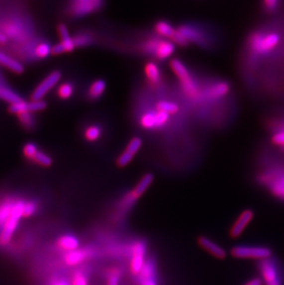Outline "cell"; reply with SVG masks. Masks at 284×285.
I'll list each match as a JSON object with an SVG mask.
<instances>
[{
  "label": "cell",
  "mask_w": 284,
  "mask_h": 285,
  "mask_svg": "<svg viewBox=\"0 0 284 285\" xmlns=\"http://www.w3.org/2000/svg\"><path fill=\"white\" fill-rule=\"evenodd\" d=\"M281 42L280 34L275 32H255L248 41L253 55L264 57L275 50Z\"/></svg>",
  "instance_id": "1"
},
{
  "label": "cell",
  "mask_w": 284,
  "mask_h": 285,
  "mask_svg": "<svg viewBox=\"0 0 284 285\" xmlns=\"http://www.w3.org/2000/svg\"><path fill=\"white\" fill-rule=\"evenodd\" d=\"M23 205L24 201L22 200H18L14 203L10 215L2 225V230L0 232V247H6L12 239L19 221L22 218Z\"/></svg>",
  "instance_id": "2"
},
{
  "label": "cell",
  "mask_w": 284,
  "mask_h": 285,
  "mask_svg": "<svg viewBox=\"0 0 284 285\" xmlns=\"http://www.w3.org/2000/svg\"><path fill=\"white\" fill-rule=\"evenodd\" d=\"M259 179L261 184L269 188L273 196L284 200V168H274L263 172Z\"/></svg>",
  "instance_id": "3"
},
{
  "label": "cell",
  "mask_w": 284,
  "mask_h": 285,
  "mask_svg": "<svg viewBox=\"0 0 284 285\" xmlns=\"http://www.w3.org/2000/svg\"><path fill=\"white\" fill-rule=\"evenodd\" d=\"M231 255L235 259L243 260H269L272 257L271 248L266 247H250V246H236L231 250Z\"/></svg>",
  "instance_id": "4"
},
{
  "label": "cell",
  "mask_w": 284,
  "mask_h": 285,
  "mask_svg": "<svg viewBox=\"0 0 284 285\" xmlns=\"http://www.w3.org/2000/svg\"><path fill=\"white\" fill-rule=\"evenodd\" d=\"M171 68L177 78L180 80L185 92L189 96H196L198 92L197 86L192 77L190 76L189 72L186 66L180 60L174 59L171 61Z\"/></svg>",
  "instance_id": "5"
},
{
  "label": "cell",
  "mask_w": 284,
  "mask_h": 285,
  "mask_svg": "<svg viewBox=\"0 0 284 285\" xmlns=\"http://www.w3.org/2000/svg\"><path fill=\"white\" fill-rule=\"evenodd\" d=\"M146 244L143 241H136L130 249L129 270L133 275L138 276L145 264Z\"/></svg>",
  "instance_id": "6"
},
{
  "label": "cell",
  "mask_w": 284,
  "mask_h": 285,
  "mask_svg": "<svg viewBox=\"0 0 284 285\" xmlns=\"http://www.w3.org/2000/svg\"><path fill=\"white\" fill-rule=\"evenodd\" d=\"M61 79V73L59 71H53L48 76L39 83L32 94V101H41L51 90L53 89Z\"/></svg>",
  "instance_id": "7"
},
{
  "label": "cell",
  "mask_w": 284,
  "mask_h": 285,
  "mask_svg": "<svg viewBox=\"0 0 284 285\" xmlns=\"http://www.w3.org/2000/svg\"><path fill=\"white\" fill-rule=\"evenodd\" d=\"M102 5L100 0H78L72 2L70 13L75 17H83L99 10Z\"/></svg>",
  "instance_id": "8"
},
{
  "label": "cell",
  "mask_w": 284,
  "mask_h": 285,
  "mask_svg": "<svg viewBox=\"0 0 284 285\" xmlns=\"http://www.w3.org/2000/svg\"><path fill=\"white\" fill-rule=\"evenodd\" d=\"M153 181V176L152 174H147L139 182V184L136 186V188L125 197L123 201V207L126 209L127 207L131 206L138 198L144 194L146 190L152 185Z\"/></svg>",
  "instance_id": "9"
},
{
  "label": "cell",
  "mask_w": 284,
  "mask_h": 285,
  "mask_svg": "<svg viewBox=\"0 0 284 285\" xmlns=\"http://www.w3.org/2000/svg\"><path fill=\"white\" fill-rule=\"evenodd\" d=\"M259 271L265 285H281L277 270L270 260H261L259 263Z\"/></svg>",
  "instance_id": "10"
},
{
  "label": "cell",
  "mask_w": 284,
  "mask_h": 285,
  "mask_svg": "<svg viewBox=\"0 0 284 285\" xmlns=\"http://www.w3.org/2000/svg\"><path fill=\"white\" fill-rule=\"evenodd\" d=\"M253 218H254V212L251 209L244 210L230 229L229 233L230 236L232 238H238L244 233L247 225L251 222Z\"/></svg>",
  "instance_id": "11"
},
{
  "label": "cell",
  "mask_w": 284,
  "mask_h": 285,
  "mask_svg": "<svg viewBox=\"0 0 284 285\" xmlns=\"http://www.w3.org/2000/svg\"><path fill=\"white\" fill-rule=\"evenodd\" d=\"M197 244L216 259L224 260L227 257V252L224 248L220 247L217 243H215L214 241L209 239L206 236H199L197 238Z\"/></svg>",
  "instance_id": "12"
},
{
  "label": "cell",
  "mask_w": 284,
  "mask_h": 285,
  "mask_svg": "<svg viewBox=\"0 0 284 285\" xmlns=\"http://www.w3.org/2000/svg\"><path fill=\"white\" fill-rule=\"evenodd\" d=\"M92 250L89 248H82L66 253L64 257V262L66 265L70 267L78 266L85 262L86 260H90L92 257Z\"/></svg>",
  "instance_id": "13"
},
{
  "label": "cell",
  "mask_w": 284,
  "mask_h": 285,
  "mask_svg": "<svg viewBox=\"0 0 284 285\" xmlns=\"http://www.w3.org/2000/svg\"><path fill=\"white\" fill-rule=\"evenodd\" d=\"M141 145H142V140L139 138H134L130 140V142L126 147V151L121 154L120 157L117 160V165L121 167L128 165L132 161L135 154L139 152Z\"/></svg>",
  "instance_id": "14"
},
{
  "label": "cell",
  "mask_w": 284,
  "mask_h": 285,
  "mask_svg": "<svg viewBox=\"0 0 284 285\" xmlns=\"http://www.w3.org/2000/svg\"><path fill=\"white\" fill-rule=\"evenodd\" d=\"M138 277L139 285H158L156 281V269L151 260H146Z\"/></svg>",
  "instance_id": "15"
},
{
  "label": "cell",
  "mask_w": 284,
  "mask_h": 285,
  "mask_svg": "<svg viewBox=\"0 0 284 285\" xmlns=\"http://www.w3.org/2000/svg\"><path fill=\"white\" fill-rule=\"evenodd\" d=\"M57 246L59 249L66 251L67 253L79 249L80 242L76 236L65 235L60 236L57 240Z\"/></svg>",
  "instance_id": "16"
},
{
  "label": "cell",
  "mask_w": 284,
  "mask_h": 285,
  "mask_svg": "<svg viewBox=\"0 0 284 285\" xmlns=\"http://www.w3.org/2000/svg\"><path fill=\"white\" fill-rule=\"evenodd\" d=\"M0 65L16 74H21L24 71V67L22 64L18 61L17 59L9 57L8 55H6L1 51H0Z\"/></svg>",
  "instance_id": "17"
},
{
  "label": "cell",
  "mask_w": 284,
  "mask_h": 285,
  "mask_svg": "<svg viewBox=\"0 0 284 285\" xmlns=\"http://www.w3.org/2000/svg\"><path fill=\"white\" fill-rule=\"evenodd\" d=\"M58 33L61 38L60 44L63 46L65 52H72L74 50L76 46H75L73 39L70 37V32L67 26L65 24H60L58 26Z\"/></svg>",
  "instance_id": "18"
},
{
  "label": "cell",
  "mask_w": 284,
  "mask_h": 285,
  "mask_svg": "<svg viewBox=\"0 0 284 285\" xmlns=\"http://www.w3.org/2000/svg\"><path fill=\"white\" fill-rule=\"evenodd\" d=\"M174 51H175V45L173 43L167 41H160L158 47L154 53V56L160 60H164L170 57Z\"/></svg>",
  "instance_id": "19"
},
{
  "label": "cell",
  "mask_w": 284,
  "mask_h": 285,
  "mask_svg": "<svg viewBox=\"0 0 284 285\" xmlns=\"http://www.w3.org/2000/svg\"><path fill=\"white\" fill-rule=\"evenodd\" d=\"M229 90L230 87L227 83L222 82V83H215L214 85H212L208 90V95L212 99H218L227 95Z\"/></svg>",
  "instance_id": "20"
},
{
  "label": "cell",
  "mask_w": 284,
  "mask_h": 285,
  "mask_svg": "<svg viewBox=\"0 0 284 285\" xmlns=\"http://www.w3.org/2000/svg\"><path fill=\"white\" fill-rule=\"evenodd\" d=\"M184 35V37L187 39L188 42H196L200 43L202 41V34L200 32H197L196 29L190 26H182L178 30Z\"/></svg>",
  "instance_id": "21"
},
{
  "label": "cell",
  "mask_w": 284,
  "mask_h": 285,
  "mask_svg": "<svg viewBox=\"0 0 284 285\" xmlns=\"http://www.w3.org/2000/svg\"><path fill=\"white\" fill-rule=\"evenodd\" d=\"M0 99L6 101L10 104L22 101V99L20 98V96L18 94H16L14 91L7 88L6 86L1 83H0Z\"/></svg>",
  "instance_id": "22"
},
{
  "label": "cell",
  "mask_w": 284,
  "mask_h": 285,
  "mask_svg": "<svg viewBox=\"0 0 284 285\" xmlns=\"http://www.w3.org/2000/svg\"><path fill=\"white\" fill-rule=\"evenodd\" d=\"M105 88H106V84L103 81H101V80L96 81L92 84V86L90 88V92H89L90 98L93 100L98 99L104 93Z\"/></svg>",
  "instance_id": "23"
},
{
  "label": "cell",
  "mask_w": 284,
  "mask_h": 285,
  "mask_svg": "<svg viewBox=\"0 0 284 285\" xmlns=\"http://www.w3.org/2000/svg\"><path fill=\"white\" fill-rule=\"evenodd\" d=\"M146 76L150 80V82L152 83H157L160 81V70L156 64L150 63L147 64L145 67Z\"/></svg>",
  "instance_id": "24"
},
{
  "label": "cell",
  "mask_w": 284,
  "mask_h": 285,
  "mask_svg": "<svg viewBox=\"0 0 284 285\" xmlns=\"http://www.w3.org/2000/svg\"><path fill=\"white\" fill-rule=\"evenodd\" d=\"M14 203L15 202L12 200H6L0 205V226L5 223L7 218L10 215Z\"/></svg>",
  "instance_id": "25"
},
{
  "label": "cell",
  "mask_w": 284,
  "mask_h": 285,
  "mask_svg": "<svg viewBox=\"0 0 284 285\" xmlns=\"http://www.w3.org/2000/svg\"><path fill=\"white\" fill-rule=\"evenodd\" d=\"M155 29L160 35L164 36V37H169V38H172L177 31L169 23H167L165 21L158 22L155 26Z\"/></svg>",
  "instance_id": "26"
},
{
  "label": "cell",
  "mask_w": 284,
  "mask_h": 285,
  "mask_svg": "<svg viewBox=\"0 0 284 285\" xmlns=\"http://www.w3.org/2000/svg\"><path fill=\"white\" fill-rule=\"evenodd\" d=\"M140 124L146 129L156 128V114L153 112L145 113L140 119Z\"/></svg>",
  "instance_id": "27"
},
{
  "label": "cell",
  "mask_w": 284,
  "mask_h": 285,
  "mask_svg": "<svg viewBox=\"0 0 284 285\" xmlns=\"http://www.w3.org/2000/svg\"><path fill=\"white\" fill-rule=\"evenodd\" d=\"M156 107L160 112H164L166 114H176L178 112V105L175 102L168 101H159Z\"/></svg>",
  "instance_id": "28"
},
{
  "label": "cell",
  "mask_w": 284,
  "mask_h": 285,
  "mask_svg": "<svg viewBox=\"0 0 284 285\" xmlns=\"http://www.w3.org/2000/svg\"><path fill=\"white\" fill-rule=\"evenodd\" d=\"M272 141L274 144L284 150V121L281 122L276 127V132L272 135Z\"/></svg>",
  "instance_id": "29"
},
{
  "label": "cell",
  "mask_w": 284,
  "mask_h": 285,
  "mask_svg": "<svg viewBox=\"0 0 284 285\" xmlns=\"http://www.w3.org/2000/svg\"><path fill=\"white\" fill-rule=\"evenodd\" d=\"M32 161L35 164L41 165L43 167H49V166L52 165V163H53L50 156L47 155L44 152H41V151H38V152L36 153V155L34 156V158L32 159Z\"/></svg>",
  "instance_id": "30"
},
{
  "label": "cell",
  "mask_w": 284,
  "mask_h": 285,
  "mask_svg": "<svg viewBox=\"0 0 284 285\" xmlns=\"http://www.w3.org/2000/svg\"><path fill=\"white\" fill-rule=\"evenodd\" d=\"M57 95L64 100L69 99L73 95V86L70 83H64L57 90Z\"/></svg>",
  "instance_id": "31"
},
{
  "label": "cell",
  "mask_w": 284,
  "mask_h": 285,
  "mask_svg": "<svg viewBox=\"0 0 284 285\" xmlns=\"http://www.w3.org/2000/svg\"><path fill=\"white\" fill-rule=\"evenodd\" d=\"M52 47L47 43H42L37 45L34 49V54L39 58H45L51 54Z\"/></svg>",
  "instance_id": "32"
},
{
  "label": "cell",
  "mask_w": 284,
  "mask_h": 285,
  "mask_svg": "<svg viewBox=\"0 0 284 285\" xmlns=\"http://www.w3.org/2000/svg\"><path fill=\"white\" fill-rule=\"evenodd\" d=\"M101 128L97 126L89 127L85 131V138L89 141H95L101 137Z\"/></svg>",
  "instance_id": "33"
},
{
  "label": "cell",
  "mask_w": 284,
  "mask_h": 285,
  "mask_svg": "<svg viewBox=\"0 0 284 285\" xmlns=\"http://www.w3.org/2000/svg\"><path fill=\"white\" fill-rule=\"evenodd\" d=\"M37 210V205L33 201H24L23 205V211H22V218H30Z\"/></svg>",
  "instance_id": "34"
},
{
  "label": "cell",
  "mask_w": 284,
  "mask_h": 285,
  "mask_svg": "<svg viewBox=\"0 0 284 285\" xmlns=\"http://www.w3.org/2000/svg\"><path fill=\"white\" fill-rule=\"evenodd\" d=\"M46 107H47V104L44 100L28 101V112L29 113L40 112V111L44 110Z\"/></svg>",
  "instance_id": "35"
},
{
  "label": "cell",
  "mask_w": 284,
  "mask_h": 285,
  "mask_svg": "<svg viewBox=\"0 0 284 285\" xmlns=\"http://www.w3.org/2000/svg\"><path fill=\"white\" fill-rule=\"evenodd\" d=\"M22 152H23V155L25 158L32 160L36 155V153L38 152V150H37V147L35 144H33L32 142H29L23 147Z\"/></svg>",
  "instance_id": "36"
},
{
  "label": "cell",
  "mask_w": 284,
  "mask_h": 285,
  "mask_svg": "<svg viewBox=\"0 0 284 285\" xmlns=\"http://www.w3.org/2000/svg\"><path fill=\"white\" fill-rule=\"evenodd\" d=\"M70 285H89L88 278L85 275V273L82 272H77L72 276Z\"/></svg>",
  "instance_id": "37"
},
{
  "label": "cell",
  "mask_w": 284,
  "mask_h": 285,
  "mask_svg": "<svg viewBox=\"0 0 284 285\" xmlns=\"http://www.w3.org/2000/svg\"><path fill=\"white\" fill-rule=\"evenodd\" d=\"M120 277V271L117 268H113L108 273L107 285H118Z\"/></svg>",
  "instance_id": "38"
},
{
  "label": "cell",
  "mask_w": 284,
  "mask_h": 285,
  "mask_svg": "<svg viewBox=\"0 0 284 285\" xmlns=\"http://www.w3.org/2000/svg\"><path fill=\"white\" fill-rule=\"evenodd\" d=\"M18 116H19L20 123L26 128H32L34 126V121H33L31 113H23V114H18Z\"/></svg>",
  "instance_id": "39"
},
{
  "label": "cell",
  "mask_w": 284,
  "mask_h": 285,
  "mask_svg": "<svg viewBox=\"0 0 284 285\" xmlns=\"http://www.w3.org/2000/svg\"><path fill=\"white\" fill-rule=\"evenodd\" d=\"M159 43H160V41L155 40V39L149 40L143 45V50L145 51L146 53H149V54H154L157 47H158Z\"/></svg>",
  "instance_id": "40"
},
{
  "label": "cell",
  "mask_w": 284,
  "mask_h": 285,
  "mask_svg": "<svg viewBox=\"0 0 284 285\" xmlns=\"http://www.w3.org/2000/svg\"><path fill=\"white\" fill-rule=\"evenodd\" d=\"M75 46H84L88 45L92 43V37L87 34H81L73 39Z\"/></svg>",
  "instance_id": "41"
},
{
  "label": "cell",
  "mask_w": 284,
  "mask_h": 285,
  "mask_svg": "<svg viewBox=\"0 0 284 285\" xmlns=\"http://www.w3.org/2000/svg\"><path fill=\"white\" fill-rule=\"evenodd\" d=\"M155 114H156V128L163 127L169 120V114L166 113L158 111Z\"/></svg>",
  "instance_id": "42"
},
{
  "label": "cell",
  "mask_w": 284,
  "mask_h": 285,
  "mask_svg": "<svg viewBox=\"0 0 284 285\" xmlns=\"http://www.w3.org/2000/svg\"><path fill=\"white\" fill-rule=\"evenodd\" d=\"M280 2L277 0H266L264 2V7L269 12H273L277 9Z\"/></svg>",
  "instance_id": "43"
},
{
  "label": "cell",
  "mask_w": 284,
  "mask_h": 285,
  "mask_svg": "<svg viewBox=\"0 0 284 285\" xmlns=\"http://www.w3.org/2000/svg\"><path fill=\"white\" fill-rule=\"evenodd\" d=\"M172 39L174 40V42H175V43H177L178 45H187L189 44V42L187 41V39L184 37L183 34H182L181 32H179V31H176V32H175V34H174V36L172 37Z\"/></svg>",
  "instance_id": "44"
},
{
  "label": "cell",
  "mask_w": 284,
  "mask_h": 285,
  "mask_svg": "<svg viewBox=\"0 0 284 285\" xmlns=\"http://www.w3.org/2000/svg\"><path fill=\"white\" fill-rule=\"evenodd\" d=\"M51 53H52L53 55H60V54L65 53V49H64L62 45L59 43V44H57V45H54V46L52 47Z\"/></svg>",
  "instance_id": "45"
},
{
  "label": "cell",
  "mask_w": 284,
  "mask_h": 285,
  "mask_svg": "<svg viewBox=\"0 0 284 285\" xmlns=\"http://www.w3.org/2000/svg\"><path fill=\"white\" fill-rule=\"evenodd\" d=\"M244 285H263V281L260 278H253L246 282Z\"/></svg>",
  "instance_id": "46"
},
{
  "label": "cell",
  "mask_w": 284,
  "mask_h": 285,
  "mask_svg": "<svg viewBox=\"0 0 284 285\" xmlns=\"http://www.w3.org/2000/svg\"><path fill=\"white\" fill-rule=\"evenodd\" d=\"M7 41V37L6 34H4L3 32H0V44H6Z\"/></svg>",
  "instance_id": "47"
},
{
  "label": "cell",
  "mask_w": 284,
  "mask_h": 285,
  "mask_svg": "<svg viewBox=\"0 0 284 285\" xmlns=\"http://www.w3.org/2000/svg\"><path fill=\"white\" fill-rule=\"evenodd\" d=\"M53 285H69L64 281H56Z\"/></svg>",
  "instance_id": "48"
},
{
  "label": "cell",
  "mask_w": 284,
  "mask_h": 285,
  "mask_svg": "<svg viewBox=\"0 0 284 285\" xmlns=\"http://www.w3.org/2000/svg\"></svg>",
  "instance_id": "49"
}]
</instances>
